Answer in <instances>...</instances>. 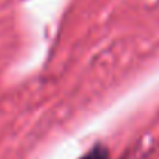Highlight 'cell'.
Returning a JSON list of instances; mask_svg holds the SVG:
<instances>
[{
  "label": "cell",
  "instance_id": "cell-1",
  "mask_svg": "<svg viewBox=\"0 0 159 159\" xmlns=\"http://www.w3.org/2000/svg\"><path fill=\"white\" fill-rule=\"evenodd\" d=\"M79 159H110V150L99 142L94 147H91L87 153H84Z\"/></svg>",
  "mask_w": 159,
  "mask_h": 159
}]
</instances>
